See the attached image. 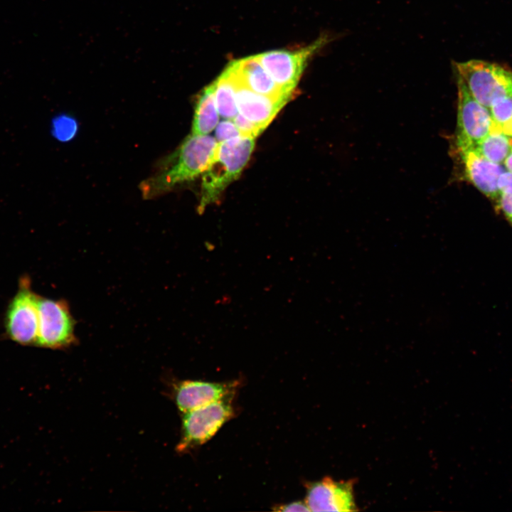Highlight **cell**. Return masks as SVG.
Returning a JSON list of instances; mask_svg holds the SVG:
<instances>
[{
  "label": "cell",
  "mask_w": 512,
  "mask_h": 512,
  "mask_svg": "<svg viewBox=\"0 0 512 512\" xmlns=\"http://www.w3.org/2000/svg\"><path fill=\"white\" fill-rule=\"evenodd\" d=\"M218 142L208 135L191 134L163 161L155 174L140 185L144 198H152L203 174L213 159Z\"/></svg>",
  "instance_id": "obj_1"
},
{
  "label": "cell",
  "mask_w": 512,
  "mask_h": 512,
  "mask_svg": "<svg viewBox=\"0 0 512 512\" xmlns=\"http://www.w3.org/2000/svg\"><path fill=\"white\" fill-rule=\"evenodd\" d=\"M255 146V138L238 136L218 142L215 154L203 173L198 212L215 202L240 175Z\"/></svg>",
  "instance_id": "obj_2"
},
{
  "label": "cell",
  "mask_w": 512,
  "mask_h": 512,
  "mask_svg": "<svg viewBox=\"0 0 512 512\" xmlns=\"http://www.w3.org/2000/svg\"><path fill=\"white\" fill-rule=\"evenodd\" d=\"M454 69L471 95L489 108L492 102L512 95V70L497 63L481 60L455 63Z\"/></svg>",
  "instance_id": "obj_3"
},
{
  "label": "cell",
  "mask_w": 512,
  "mask_h": 512,
  "mask_svg": "<svg viewBox=\"0 0 512 512\" xmlns=\"http://www.w3.org/2000/svg\"><path fill=\"white\" fill-rule=\"evenodd\" d=\"M233 396L183 413L182 434L176 449L183 452L210 439L234 415Z\"/></svg>",
  "instance_id": "obj_4"
},
{
  "label": "cell",
  "mask_w": 512,
  "mask_h": 512,
  "mask_svg": "<svg viewBox=\"0 0 512 512\" xmlns=\"http://www.w3.org/2000/svg\"><path fill=\"white\" fill-rule=\"evenodd\" d=\"M330 38L322 35L312 43L296 50H271L255 55L276 84L284 92L292 94L309 59Z\"/></svg>",
  "instance_id": "obj_5"
},
{
  "label": "cell",
  "mask_w": 512,
  "mask_h": 512,
  "mask_svg": "<svg viewBox=\"0 0 512 512\" xmlns=\"http://www.w3.org/2000/svg\"><path fill=\"white\" fill-rule=\"evenodd\" d=\"M38 297L28 277L21 279L18 289L10 302L4 319L6 336L23 345H36L38 338Z\"/></svg>",
  "instance_id": "obj_6"
},
{
  "label": "cell",
  "mask_w": 512,
  "mask_h": 512,
  "mask_svg": "<svg viewBox=\"0 0 512 512\" xmlns=\"http://www.w3.org/2000/svg\"><path fill=\"white\" fill-rule=\"evenodd\" d=\"M38 329L36 346L58 348L74 341V322L63 301L38 297Z\"/></svg>",
  "instance_id": "obj_7"
},
{
  "label": "cell",
  "mask_w": 512,
  "mask_h": 512,
  "mask_svg": "<svg viewBox=\"0 0 512 512\" xmlns=\"http://www.w3.org/2000/svg\"><path fill=\"white\" fill-rule=\"evenodd\" d=\"M457 85V120L455 141L475 146L490 132L492 124L491 113L489 108L471 95L458 75Z\"/></svg>",
  "instance_id": "obj_8"
},
{
  "label": "cell",
  "mask_w": 512,
  "mask_h": 512,
  "mask_svg": "<svg viewBox=\"0 0 512 512\" xmlns=\"http://www.w3.org/2000/svg\"><path fill=\"white\" fill-rule=\"evenodd\" d=\"M454 142L466 178L486 197L497 200L498 179L505 171L503 167L484 157L474 145Z\"/></svg>",
  "instance_id": "obj_9"
},
{
  "label": "cell",
  "mask_w": 512,
  "mask_h": 512,
  "mask_svg": "<svg viewBox=\"0 0 512 512\" xmlns=\"http://www.w3.org/2000/svg\"><path fill=\"white\" fill-rule=\"evenodd\" d=\"M228 67L235 83L238 111L262 132L290 97H273L257 93L242 84L229 65Z\"/></svg>",
  "instance_id": "obj_10"
},
{
  "label": "cell",
  "mask_w": 512,
  "mask_h": 512,
  "mask_svg": "<svg viewBox=\"0 0 512 512\" xmlns=\"http://www.w3.org/2000/svg\"><path fill=\"white\" fill-rule=\"evenodd\" d=\"M306 501L311 511H353L356 506L351 481H335L331 478L309 484Z\"/></svg>",
  "instance_id": "obj_11"
},
{
  "label": "cell",
  "mask_w": 512,
  "mask_h": 512,
  "mask_svg": "<svg viewBox=\"0 0 512 512\" xmlns=\"http://www.w3.org/2000/svg\"><path fill=\"white\" fill-rule=\"evenodd\" d=\"M238 387L235 382L215 383L183 380L174 388V399L183 414L225 398L233 396Z\"/></svg>",
  "instance_id": "obj_12"
},
{
  "label": "cell",
  "mask_w": 512,
  "mask_h": 512,
  "mask_svg": "<svg viewBox=\"0 0 512 512\" xmlns=\"http://www.w3.org/2000/svg\"><path fill=\"white\" fill-rule=\"evenodd\" d=\"M238 80L251 90L273 97H291L292 94L284 92L257 59L249 56L229 64Z\"/></svg>",
  "instance_id": "obj_13"
},
{
  "label": "cell",
  "mask_w": 512,
  "mask_h": 512,
  "mask_svg": "<svg viewBox=\"0 0 512 512\" xmlns=\"http://www.w3.org/2000/svg\"><path fill=\"white\" fill-rule=\"evenodd\" d=\"M215 82L206 87L197 101L193 121L192 134L207 135L218 125L219 117L215 100Z\"/></svg>",
  "instance_id": "obj_14"
},
{
  "label": "cell",
  "mask_w": 512,
  "mask_h": 512,
  "mask_svg": "<svg viewBox=\"0 0 512 512\" xmlns=\"http://www.w3.org/2000/svg\"><path fill=\"white\" fill-rule=\"evenodd\" d=\"M214 82L215 100L218 114L225 119L233 120L238 114V107L235 83L228 66Z\"/></svg>",
  "instance_id": "obj_15"
},
{
  "label": "cell",
  "mask_w": 512,
  "mask_h": 512,
  "mask_svg": "<svg viewBox=\"0 0 512 512\" xmlns=\"http://www.w3.org/2000/svg\"><path fill=\"white\" fill-rule=\"evenodd\" d=\"M475 146L489 161L503 164L511 149L512 137L491 124L490 132Z\"/></svg>",
  "instance_id": "obj_16"
},
{
  "label": "cell",
  "mask_w": 512,
  "mask_h": 512,
  "mask_svg": "<svg viewBox=\"0 0 512 512\" xmlns=\"http://www.w3.org/2000/svg\"><path fill=\"white\" fill-rule=\"evenodd\" d=\"M489 109L492 124L512 137V95L494 100Z\"/></svg>",
  "instance_id": "obj_17"
},
{
  "label": "cell",
  "mask_w": 512,
  "mask_h": 512,
  "mask_svg": "<svg viewBox=\"0 0 512 512\" xmlns=\"http://www.w3.org/2000/svg\"><path fill=\"white\" fill-rule=\"evenodd\" d=\"M78 123L71 116L60 114L56 116L52 121V135L60 142L71 140L78 132Z\"/></svg>",
  "instance_id": "obj_18"
},
{
  "label": "cell",
  "mask_w": 512,
  "mask_h": 512,
  "mask_svg": "<svg viewBox=\"0 0 512 512\" xmlns=\"http://www.w3.org/2000/svg\"><path fill=\"white\" fill-rule=\"evenodd\" d=\"M241 134L233 120L225 119L216 127L215 137L218 142H223L238 136Z\"/></svg>",
  "instance_id": "obj_19"
},
{
  "label": "cell",
  "mask_w": 512,
  "mask_h": 512,
  "mask_svg": "<svg viewBox=\"0 0 512 512\" xmlns=\"http://www.w3.org/2000/svg\"><path fill=\"white\" fill-rule=\"evenodd\" d=\"M233 121L238 128L242 136L255 138L262 132V131L256 125L247 119L240 113L235 117Z\"/></svg>",
  "instance_id": "obj_20"
},
{
  "label": "cell",
  "mask_w": 512,
  "mask_h": 512,
  "mask_svg": "<svg viewBox=\"0 0 512 512\" xmlns=\"http://www.w3.org/2000/svg\"><path fill=\"white\" fill-rule=\"evenodd\" d=\"M496 202L498 209L512 226V194L501 193Z\"/></svg>",
  "instance_id": "obj_21"
},
{
  "label": "cell",
  "mask_w": 512,
  "mask_h": 512,
  "mask_svg": "<svg viewBox=\"0 0 512 512\" xmlns=\"http://www.w3.org/2000/svg\"><path fill=\"white\" fill-rule=\"evenodd\" d=\"M499 194H512V171H504L498 179Z\"/></svg>",
  "instance_id": "obj_22"
},
{
  "label": "cell",
  "mask_w": 512,
  "mask_h": 512,
  "mask_svg": "<svg viewBox=\"0 0 512 512\" xmlns=\"http://www.w3.org/2000/svg\"><path fill=\"white\" fill-rule=\"evenodd\" d=\"M277 511L283 512H292V511H311L306 503L304 501H293L286 504L279 506Z\"/></svg>",
  "instance_id": "obj_23"
},
{
  "label": "cell",
  "mask_w": 512,
  "mask_h": 512,
  "mask_svg": "<svg viewBox=\"0 0 512 512\" xmlns=\"http://www.w3.org/2000/svg\"><path fill=\"white\" fill-rule=\"evenodd\" d=\"M503 165L507 171H512V146Z\"/></svg>",
  "instance_id": "obj_24"
}]
</instances>
